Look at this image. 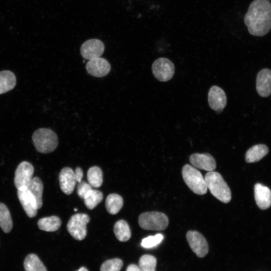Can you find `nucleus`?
I'll list each match as a JSON object with an SVG mask.
<instances>
[{
	"label": "nucleus",
	"instance_id": "nucleus-1",
	"mask_svg": "<svg viewBox=\"0 0 271 271\" xmlns=\"http://www.w3.org/2000/svg\"><path fill=\"white\" fill-rule=\"evenodd\" d=\"M244 22L249 34L263 36L271 29V3L268 0H254L250 4Z\"/></svg>",
	"mask_w": 271,
	"mask_h": 271
},
{
	"label": "nucleus",
	"instance_id": "nucleus-2",
	"mask_svg": "<svg viewBox=\"0 0 271 271\" xmlns=\"http://www.w3.org/2000/svg\"><path fill=\"white\" fill-rule=\"evenodd\" d=\"M207 188L220 201L227 203L231 199L230 189L222 176L218 172L211 171L205 176Z\"/></svg>",
	"mask_w": 271,
	"mask_h": 271
},
{
	"label": "nucleus",
	"instance_id": "nucleus-3",
	"mask_svg": "<svg viewBox=\"0 0 271 271\" xmlns=\"http://www.w3.org/2000/svg\"><path fill=\"white\" fill-rule=\"evenodd\" d=\"M32 140L36 150L41 153H51L58 145L56 133L47 128H41L35 131L32 135Z\"/></svg>",
	"mask_w": 271,
	"mask_h": 271
},
{
	"label": "nucleus",
	"instance_id": "nucleus-4",
	"mask_svg": "<svg viewBox=\"0 0 271 271\" xmlns=\"http://www.w3.org/2000/svg\"><path fill=\"white\" fill-rule=\"evenodd\" d=\"M182 174L185 183L194 193L198 195L206 193L208 188L205 179L197 169L186 164L182 168Z\"/></svg>",
	"mask_w": 271,
	"mask_h": 271
},
{
	"label": "nucleus",
	"instance_id": "nucleus-5",
	"mask_svg": "<svg viewBox=\"0 0 271 271\" xmlns=\"http://www.w3.org/2000/svg\"><path fill=\"white\" fill-rule=\"evenodd\" d=\"M139 224L145 230L161 231L165 229L168 224V218L166 214L159 212H146L139 217Z\"/></svg>",
	"mask_w": 271,
	"mask_h": 271
},
{
	"label": "nucleus",
	"instance_id": "nucleus-6",
	"mask_svg": "<svg viewBox=\"0 0 271 271\" xmlns=\"http://www.w3.org/2000/svg\"><path fill=\"white\" fill-rule=\"evenodd\" d=\"M90 221L89 216L84 213H77L72 215L67 225L70 235L77 240L85 238L87 234L86 225Z\"/></svg>",
	"mask_w": 271,
	"mask_h": 271
},
{
	"label": "nucleus",
	"instance_id": "nucleus-7",
	"mask_svg": "<svg viewBox=\"0 0 271 271\" xmlns=\"http://www.w3.org/2000/svg\"><path fill=\"white\" fill-rule=\"evenodd\" d=\"M34 171V167L28 162H22L18 165L14 178L15 186L18 190H26L28 189L33 179Z\"/></svg>",
	"mask_w": 271,
	"mask_h": 271
},
{
	"label": "nucleus",
	"instance_id": "nucleus-8",
	"mask_svg": "<svg viewBox=\"0 0 271 271\" xmlns=\"http://www.w3.org/2000/svg\"><path fill=\"white\" fill-rule=\"evenodd\" d=\"M152 69L155 78L162 82L170 80L175 72L174 64L171 60L164 57L156 59L152 64Z\"/></svg>",
	"mask_w": 271,
	"mask_h": 271
},
{
	"label": "nucleus",
	"instance_id": "nucleus-9",
	"mask_svg": "<svg viewBox=\"0 0 271 271\" xmlns=\"http://www.w3.org/2000/svg\"><path fill=\"white\" fill-rule=\"evenodd\" d=\"M187 241L191 249L200 257L205 256L208 252V244L205 237L199 232L190 230L186 234Z\"/></svg>",
	"mask_w": 271,
	"mask_h": 271
},
{
	"label": "nucleus",
	"instance_id": "nucleus-10",
	"mask_svg": "<svg viewBox=\"0 0 271 271\" xmlns=\"http://www.w3.org/2000/svg\"><path fill=\"white\" fill-rule=\"evenodd\" d=\"M105 46L99 39H91L84 42L80 47V53L87 60L100 57L103 53Z\"/></svg>",
	"mask_w": 271,
	"mask_h": 271
},
{
	"label": "nucleus",
	"instance_id": "nucleus-11",
	"mask_svg": "<svg viewBox=\"0 0 271 271\" xmlns=\"http://www.w3.org/2000/svg\"><path fill=\"white\" fill-rule=\"evenodd\" d=\"M86 69L89 74L102 77L109 73L111 66L107 60L100 57L89 60L86 63Z\"/></svg>",
	"mask_w": 271,
	"mask_h": 271
},
{
	"label": "nucleus",
	"instance_id": "nucleus-12",
	"mask_svg": "<svg viewBox=\"0 0 271 271\" xmlns=\"http://www.w3.org/2000/svg\"><path fill=\"white\" fill-rule=\"evenodd\" d=\"M208 101L211 109L217 112L222 111L225 107L227 101L224 91L217 86H212L208 92Z\"/></svg>",
	"mask_w": 271,
	"mask_h": 271
},
{
	"label": "nucleus",
	"instance_id": "nucleus-13",
	"mask_svg": "<svg viewBox=\"0 0 271 271\" xmlns=\"http://www.w3.org/2000/svg\"><path fill=\"white\" fill-rule=\"evenodd\" d=\"M190 163L195 168L207 171H213L216 167L214 158L208 153H195L189 158Z\"/></svg>",
	"mask_w": 271,
	"mask_h": 271
},
{
	"label": "nucleus",
	"instance_id": "nucleus-14",
	"mask_svg": "<svg viewBox=\"0 0 271 271\" xmlns=\"http://www.w3.org/2000/svg\"><path fill=\"white\" fill-rule=\"evenodd\" d=\"M17 194L20 202L27 215L30 218L37 214V203L36 199L28 190H18Z\"/></svg>",
	"mask_w": 271,
	"mask_h": 271
},
{
	"label": "nucleus",
	"instance_id": "nucleus-15",
	"mask_svg": "<svg viewBox=\"0 0 271 271\" xmlns=\"http://www.w3.org/2000/svg\"><path fill=\"white\" fill-rule=\"evenodd\" d=\"M59 181L60 187L63 193L70 195L73 192L77 182L72 169L63 168L59 173Z\"/></svg>",
	"mask_w": 271,
	"mask_h": 271
},
{
	"label": "nucleus",
	"instance_id": "nucleus-16",
	"mask_svg": "<svg viewBox=\"0 0 271 271\" xmlns=\"http://www.w3.org/2000/svg\"><path fill=\"white\" fill-rule=\"evenodd\" d=\"M256 90L262 97L271 95V70L263 69L260 70L256 77Z\"/></svg>",
	"mask_w": 271,
	"mask_h": 271
},
{
	"label": "nucleus",
	"instance_id": "nucleus-17",
	"mask_svg": "<svg viewBox=\"0 0 271 271\" xmlns=\"http://www.w3.org/2000/svg\"><path fill=\"white\" fill-rule=\"evenodd\" d=\"M254 198L257 206L265 210L271 206V190L260 183H256L254 187Z\"/></svg>",
	"mask_w": 271,
	"mask_h": 271
},
{
	"label": "nucleus",
	"instance_id": "nucleus-18",
	"mask_svg": "<svg viewBox=\"0 0 271 271\" xmlns=\"http://www.w3.org/2000/svg\"><path fill=\"white\" fill-rule=\"evenodd\" d=\"M268 153V149L263 144L254 145L250 148L245 155L247 163H254L259 161Z\"/></svg>",
	"mask_w": 271,
	"mask_h": 271
},
{
	"label": "nucleus",
	"instance_id": "nucleus-19",
	"mask_svg": "<svg viewBox=\"0 0 271 271\" xmlns=\"http://www.w3.org/2000/svg\"><path fill=\"white\" fill-rule=\"evenodd\" d=\"M16 84L14 73L9 70L0 71V94L13 89Z\"/></svg>",
	"mask_w": 271,
	"mask_h": 271
},
{
	"label": "nucleus",
	"instance_id": "nucleus-20",
	"mask_svg": "<svg viewBox=\"0 0 271 271\" xmlns=\"http://www.w3.org/2000/svg\"><path fill=\"white\" fill-rule=\"evenodd\" d=\"M40 230L52 232L57 230L61 225V221L57 216H51L40 219L37 223Z\"/></svg>",
	"mask_w": 271,
	"mask_h": 271
},
{
	"label": "nucleus",
	"instance_id": "nucleus-21",
	"mask_svg": "<svg viewBox=\"0 0 271 271\" xmlns=\"http://www.w3.org/2000/svg\"><path fill=\"white\" fill-rule=\"evenodd\" d=\"M123 200L121 196L115 193L107 196L105 201V207L107 212L111 214L117 213L122 208Z\"/></svg>",
	"mask_w": 271,
	"mask_h": 271
},
{
	"label": "nucleus",
	"instance_id": "nucleus-22",
	"mask_svg": "<svg viewBox=\"0 0 271 271\" xmlns=\"http://www.w3.org/2000/svg\"><path fill=\"white\" fill-rule=\"evenodd\" d=\"M27 190L33 195L36 200L38 209L42 206V194L43 184L41 180L37 177L33 178Z\"/></svg>",
	"mask_w": 271,
	"mask_h": 271
},
{
	"label": "nucleus",
	"instance_id": "nucleus-23",
	"mask_svg": "<svg viewBox=\"0 0 271 271\" xmlns=\"http://www.w3.org/2000/svg\"><path fill=\"white\" fill-rule=\"evenodd\" d=\"M113 231L116 237L120 241H126L131 237L129 226L124 220H119L115 223Z\"/></svg>",
	"mask_w": 271,
	"mask_h": 271
},
{
	"label": "nucleus",
	"instance_id": "nucleus-24",
	"mask_svg": "<svg viewBox=\"0 0 271 271\" xmlns=\"http://www.w3.org/2000/svg\"><path fill=\"white\" fill-rule=\"evenodd\" d=\"M24 266L25 271H47L38 256L34 253L29 254L26 256Z\"/></svg>",
	"mask_w": 271,
	"mask_h": 271
},
{
	"label": "nucleus",
	"instance_id": "nucleus-25",
	"mask_svg": "<svg viewBox=\"0 0 271 271\" xmlns=\"http://www.w3.org/2000/svg\"><path fill=\"white\" fill-rule=\"evenodd\" d=\"M0 226L5 233L10 232L13 227V221L7 206L0 203Z\"/></svg>",
	"mask_w": 271,
	"mask_h": 271
},
{
	"label": "nucleus",
	"instance_id": "nucleus-26",
	"mask_svg": "<svg viewBox=\"0 0 271 271\" xmlns=\"http://www.w3.org/2000/svg\"><path fill=\"white\" fill-rule=\"evenodd\" d=\"M87 178L91 187H100L103 182V173L101 169L97 166L90 168L87 171Z\"/></svg>",
	"mask_w": 271,
	"mask_h": 271
},
{
	"label": "nucleus",
	"instance_id": "nucleus-27",
	"mask_svg": "<svg viewBox=\"0 0 271 271\" xmlns=\"http://www.w3.org/2000/svg\"><path fill=\"white\" fill-rule=\"evenodd\" d=\"M103 198L102 193L97 190L91 189L84 198L85 205L89 209H94Z\"/></svg>",
	"mask_w": 271,
	"mask_h": 271
},
{
	"label": "nucleus",
	"instance_id": "nucleus-28",
	"mask_svg": "<svg viewBox=\"0 0 271 271\" xmlns=\"http://www.w3.org/2000/svg\"><path fill=\"white\" fill-rule=\"evenodd\" d=\"M156 258L150 254L142 256L139 262V266L141 271H156Z\"/></svg>",
	"mask_w": 271,
	"mask_h": 271
},
{
	"label": "nucleus",
	"instance_id": "nucleus-29",
	"mask_svg": "<svg viewBox=\"0 0 271 271\" xmlns=\"http://www.w3.org/2000/svg\"><path fill=\"white\" fill-rule=\"evenodd\" d=\"M123 265L122 261L117 258L107 260L100 267V271H119Z\"/></svg>",
	"mask_w": 271,
	"mask_h": 271
},
{
	"label": "nucleus",
	"instance_id": "nucleus-30",
	"mask_svg": "<svg viewBox=\"0 0 271 271\" xmlns=\"http://www.w3.org/2000/svg\"><path fill=\"white\" fill-rule=\"evenodd\" d=\"M163 239L164 236L160 233L154 236H149L142 240L141 245L146 248H152L159 244Z\"/></svg>",
	"mask_w": 271,
	"mask_h": 271
},
{
	"label": "nucleus",
	"instance_id": "nucleus-31",
	"mask_svg": "<svg viewBox=\"0 0 271 271\" xmlns=\"http://www.w3.org/2000/svg\"><path fill=\"white\" fill-rule=\"evenodd\" d=\"M92 189V187L84 181H81L77 186V194L81 199H84L86 194Z\"/></svg>",
	"mask_w": 271,
	"mask_h": 271
},
{
	"label": "nucleus",
	"instance_id": "nucleus-32",
	"mask_svg": "<svg viewBox=\"0 0 271 271\" xmlns=\"http://www.w3.org/2000/svg\"><path fill=\"white\" fill-rule=\"evenodd\" d=\"M76 181L80 183L82 181L83 176V172L82 169L80 167H77L74 172Z\"/></svg>",
	"mask_w": 271,
	"mask_h": 271
},
{
	"label": "nucleus",
	"instance_id": "nucleus-33",
	"mask_svg": "<svg viewBox=\"0 0 271 271\" xmlns=\"http://www.w3.org/2000/svg\"><path fill=\"white\" fill-rule=\"evenodd\" d=\"M126 271H141V270L139 266L131 264L127 266Z\"/></svg>",
	"mask_w": 271,
	"mask_h": 271
},
{
	"label": "nucleus",
	"instance_id": "nucleus-34",
	"mask_svg": "<svg viewBox=\"0 0 271 271\" xmlns=\"http://www.w3.org/2000/svg\"><path fill=\"white\" fill-rule=\"evenodd\" d=\"M78 271H88L85 267H81Z\"/></svg>",
	"mask_w": 271,
	"mask_h": 271
},
{
	"label": "nucleus",
	"instance_id": "nucleus-35",
	"mask_svg": "<svg viewBox=\"0 0 271 271\" xmlns=\"http://www.w3.org/2000/svg\"><path fill=\"white\" fill-rule=\"evenodd\" d=\"M77 208H75V209H74V211H77Z\"/></svg>",
	"mask_w": 271,
	"mask_h": 271
}]
</instances>
